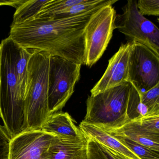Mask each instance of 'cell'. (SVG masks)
I'll return each instance as SVG.
<instances>
[{
  "label": "cell",
  "mask_w": 159,
  "mask_h": 159,
  "mask_svg": "<svg viewBox=\"0 0 159 159\" xmlns=\"http://www.w3.org/2000/svg\"><path fill=\"white\" fill-rule=\"evenodd\" d=\"M33 53V50L19 46L15 62L17 86L20 96L25 103L28 82V65Z\"/></svg>",
  "instance_id": "cell-15"
},
{
  "label": "cell",
  "mask_w": 159,
  "mask_h": 159,
  "mask_svg": "<svg viewBox=\"0 0 159 159\" xmlns=\"http://www.w3.org/2000/svg\"><path fill=\"white\" fill-rule=\"evenodd\" d=\"M122 11V14L116 15L115 29L123 34L129 40L128 42L141 43L159 57L158 28L140 13L136 1H128Z\"/></svg>",
  "instance_id": "cell-7"
},
{
  "label": "cell",
  "mask_w": 159,
  "mask_h": 159,
  "mask_svg": "<svg viewBox=\"0 0 159 159\" xmlns=\"http://www.w3.org/2000/svg\"><path fill=\"white\" fill-rule=\"evenodd\" d=\"M79 128L85 136L95 139L127 159H140L109 133L93 125L82 121Z\"/></svg>",
  "instance_id": "cell-12"
},
{
  "label": "cell",
  "mask_w": 159,
  "mask_h": 159,
  "mask_svg": "<svg viewBox=\"0 0 159 159\" xmlns=\"http://www.w3.org/2000/svg\"><path fill=\"white\" fill-rule=\"evenodd\" d=\"M10 142L0 144V159H9Z\"/></svg>",
  "instance_id": "cell-25"
},
{
  "label": "cell",
  "mask_w": 159,
  "mask_h": 159,
  "mask_svg": "<svg viewBox=\"0 0 159 159\" xmlns=\"http://www.w3.org/2000/svg\"><path fill=\"white\" fill-rule=\"evenodd\" d=\"M85 135L76 138L59 137L53 144L48 159H86Z\"/></svg>",
  "instance_id": "cell-11"
},
{
  "label": "cell",
  "mask_w": 159,
  "mask_h": 159,
  "mask_svg": "<svg viewBox=\"0 0 159 159\" xmlns=\"http://www.w3.org/2000/svg\"><path fill=\"white\" fill-rule=\"evenodd\" d=\"M131 84L125 83L94 96L86 101V113L82 121L107 132L118 129L129 122L127 104Z\"/></svg>",
  "instance_id": "cell-4"
},
{
  "label": "cell",
  "mask_w": 159,
  "mask_h": 159,
  "mask_svg": "<svg viewBox=\"0 0 159 159\" xmlns=\"http://www.w3.org/2000/svg\"><path fill=\"white\" fill-rule=\"evenodd\" d=\"M139 120L144 128L152 133L159 134V114H149Z\"/></svg>",
  "instance_id": "cell-24"
},
{
  "label": "cell",
  "mask_w": 159,
  "mask_h": 159,
  "mask_svg": "<svg viewBox=\"0 0 159 159\" xmlns=\"http://www.w3.org/2000/svg\"><path fill=\"white\" fill-rule=\"evenodd\" d=\"M140 96L142 103L148 109V115L159 114V84Z\"/></svg>",
  "instance_id": "cell-22"
},
{
  "label": "cell",
  "mask_w": 159,
  "mask_h": 159,
  "mask_svg": "<svg viewBox=\"0 0 159 159\" xmlns=\"http://www.w3.org/2000/svg\"><path fill=\"white\" fill-rule=\"evenodd\" d=\"M85 136L87 139L86 159H127L95 139Z\"/></svg>",
  "instance_id": "cell-19"
},
{
  "label": "cell",
  "mask_w": 159,
  "mask_h": 159,
  "mask_svg": "<svg viewBox=\"0 0 159 159\" xmlns=\"http://www.w3.org/2000/svg\"><path fill=\"white\" fill-rule=\"evenodd\" d=\"M116 16L111 5L102 7L91 16L84 30V65L92 66L103 55L115 29Z\"/></svg>",
  "instance_id": "cell-6"
},
{
  "label": "cell",
  "mask_w": 159,
  "mask_h": 159,
  "mask_svg": "<svg viewBox=\"0 0 159 159\" xmlns=\"http://www.w3.org/2000/svg\"><path fill=\"white\" fill-rule=\"evenodd\" d=\"M18 47L9 36L0 43V118L11 139L27 131L25 103L15 70Z\"/></svg>",
  "instance_id": "cell-2"
},
{
  "label": "cell",
  "mask_w": 159,
  "mask_h": 159,
  "mask_svg": "<svg viewBox=\"0 0 159 159\" xmlns=\"http://www.w3.org/2000/svg\"><path fill=\"white\" fill-rule=\"evenodd\" d=\"M58 138L41 130L22 133L10 141L9 159H48Z\"/></svg>",
  "instance_id": "cell-9"
},
{
  "label": "cell",
  "mask_w": 159,
  "mask_h": 159,
  "mask_svg": "<svg viewBox=\"0 0 159 159\" xmlns=\"http://www.w3.org/2000/svg\"><path fill=\"white\" fill-rule=\"evenodd\" d=\"M11 138L7 133L5 127L0 124V144L10 142Z\"/></svg>",
  "instance_id": "cell-27"
},
{
  "label": "cell",
  "mask_w": 159,
  "mask_h": 159,
  "mask_svg": "<svg viewBox=\"0 0 159 159\" xmlns=\"http://www.w3.org/2000/svg\"><path fill=\"white\" fill-rule=\"evenodd\" d=\"M148 114V109L141 102L140 94L131 84L127 109L129 122L140 120Z\"/></svg>",
  "instance_id": "cell-18"
},
{
  "label": "cell",
  "mask_w": 159,
  "mask_h": 159,
  "mask_svg": "<svg viewBox=\"0 0 159 159\" xmlns=\"http://www.w3.org/2000/svg\"><path fill=\"white\" fill-rule=\"evenodd\" d=\"M80 64L51 55L48 80L50 115L61 111L74 91L80 77Z\"/></svg>",
  "instance_id": "cell-5"
},
{
  "label": "cell",
  "mask_w": 159,
  "mask_h": 159,
  "mask_svg": "<svg viewBox=\"0 0 159 159\" xmlns=\"http://www.w3.org/2000/svg\"><path fill=\"white\" fill-rule=\"evenodd\" d=\"M96 11L64 18L33 19L11 25L9 37L20 47L84 65V30Z\"/></svg>",
  "instance_id": "cell-1"
},
{
  "label": "cell",
  "mask_w": 159,
  "mask_h": 159,
  "mask_svg": "<svg viewBox=\"0 0 159 159\" xmlns=\"http://www.w3.org/2000/svg\"><path fill=\"white\" fill-rule=\"evenodd\" d=\"M130 48V42L121 44L118 52L109 60L107 67L101 79L91 90V96L128 82Z\"/></svg>",
  "instance_id": "cell-10"
},
{
  "label": "cell",
  "mask_w": 159,
  "mask_h": 159,
  "mask_svg": "<svg viewBox=\"0 0 159 159\" xmlns=\"http://www.w3.org/2000/svg\"><path fill=\"white\" fill-rule=\"evenodd\" d=\"M108 133L123 136L138 144L159 152V134L152 133L144 128L139 120L128 122L120 128Z\"/></svg>",
  "instance_id": "cell-13"
},
{
  "label": "cell",
  "mask_w": 159,
  "mask_h": 159,
  "mask_svg": "<svg viewBox=\"0 0 159 159\" xmlns=\"http://www.w3.org/2000/svg\"><path fill=\"white\" fill-rule=\"evenodd\" d=\"M49 0H27L16 9L11 25H20L34 19Z\"/></svg>",
  "instance_id": "cell-17"
},
{
  "label": "cell",
  "mask_w": 159,
  "mask_h": 159,
  "mask_svg": "<svg viewBox=\"0 0 159 159\" xmlns=\"http://www.w3.org/2000/svg\"><path fill=\"white\" fill-rule=\"evenodd\" d=\"M50 56L47 52L33 50L29 61L28 82L25 99L27 131L41 130L50 116L48 107Z\"/></svg>",
  "instance_id": "cell-3"
},
{
  "label": "cell",
  "mask_w": 159,
  "mask_h": 159,
  "mask_svg": "<svg viewBox=\"0 0 159 159\" xmlns=\"http://www.w3.org/2000/svg\"><path fill=\"white\" fill-rule=\"evenodd\" d=\"M117 1V0H83L80 3L61 11L51 18L70 17L87 12L97 11L104 6H112Z\"/></svg>",
  "instance_id": "cell-16"
},
{
  "label": "cell",
  "mask_w": 159,
  "mask_h": 159,
  "mask_svg": "<svg viewBox=\"0 0 159 159\" xmlns=\"http://www.w3.org/2000/svg\"><path fill=\"white\" fill-rule=\"evenodd\" d=\"M42 131L53 134L58 137L76 138L82 132L76 126L68 112L60 111L50 115L42 126Z\"/></svg>",
  "instance_id": "cell-14"
},
{
  "label": "cell",
  "mask_w": 159,
  "mask_h": 159,
  "mask_svg": "<svg viewBox=\"0 0 159 159\" xmlns=\"http://www.w3.org/2000/svg\"><path fill=\"white\" fill-rule=\"evenodd\" d=\"M83 1V0H49L48 2L43 6L39 12L34 19L52 18L61 11L80 3Z\"/></svg>",
  "instance_id": "cell-20"
},
{
  "label": "cell",
  "mask_w": 159,
  "mask_h": 159,
  "mask_svg": "<svg viewBox=\"0 0 159 159\" xmlns=\"http://www.w3.org/2000/svg\"><path fill=\"white\" fill-rule=\"evenodd\" d=\"M137 7L142 15H159V0H139Z\"/></svg>",
  "instance_id": "cell-23"
},
{
  "label": "cell",
  "mask_w": 159,
  "mask_h": 159,
  "mask_svg": "<svg viewBox=\"0 0 159 159\" xmlns=\"http://www.w3.org/2000/svg\"><path fill=\"white\" fill-rule=\"evenodd\" d=\"M27 0H11V1H0V6H10L17 9L24 4Z\"/></svg>",
  "instance_id": "cell-26"
},
{
  "label": "cell",
  "mask_w": 159,
  "mask_h": 159,
  "mask_svg": "<svg viewBox=\"0 0 159 159\" xmlns=\"http://www.w3.org/2000/svg\"><path fill=\"white\" fill-rule=\"evenodd\" d=\"M128 82L139 94L159 84V57L147 46L135 41L131 42Z\"/></svg>",
  "instance_id": "cell-8"
},
{
  "label": "cell",
  "mask_w": 159,
  "mask_h": 159,
  "mask_svg": "<svg viewBox=\"0 0 159 159\" xmlns=\"http://www.w3.org/2000/svg\"><path fill=\"white\" fill-rule=\"evenodd\" d=\"M140 159H159V152L138 144L125 137L112 134Z\"/></svg>",
  "instance_id": "cell-21"
}]
</instances>
